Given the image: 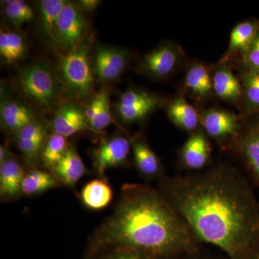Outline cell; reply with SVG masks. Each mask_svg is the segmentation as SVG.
Returning <instances> with one entry per match:
<instances>
[{
	"instance_id": "5b68a950",
	"label": "cell",
	"mask_w": 259,
	"mask_h": 259,
	"mask_svg": "<svg viewBox=\"0 0 259 259\" xmlns=\"http://www.w3.org/2000/svg\"><path fill=\"white\" fill-rule=\"evenodd\" d=\"M183 59V51L177 44L164 42L141 56L136 71L150 79L166 80L176 72Z\"/></svg>"
},
{
	"instance_id": "ac0fdd59",
	"label": "cell",
	"mask_w": 259,
	"mask_h": 259,
	"mask_svg": "<svg viewBox=\"0 0 259 259\" xmlns=\"http://www.w3.org/2000/svg\"><path fill=\"white\" fill-rule=\"evenodd\" d=\"M133 154L138 171L148 179L161 176L162 166L159 158L141 135L131 139Z\"/></svg>"
},
{
	"instance_id": "d4e9b609",
	"label": "cell",
	"mask_w": 259,
	"mask_h": 259,
	"mask_svg": "<svg viewBox=\"0 0 259 259\" xmlns=\"http://www.w3.org/2000/svg\"><path fill=\"white\" fill-rule=\"evenodd\" d=\"M241 82L245 115L259 113V71L241 65Z\"/></svg>"
},
{
	"instance_id": "484cf974",
	"label": "cell",
	"mask_w": 259,
	"mask_h": 259,
	"mask_svg": "<svg viewBox=\"0 0 259 259\" xmlns=\"http://www.w3.org/2000/svg\"><path fill=\"white\" fill-rule=\"evenodd\" d=\"M81 197L83 204L89 209L100 210L111 202L112 190L105 181L95 180L84 186Z\"/></svg>"
},
{
	"instance_id": "4316f807",
	"label": "cell",
	"mask_w": 259,
	"mask_h": 259,
	"mask_svg": "<svg viewBox=\"0 0 259 259\" xmlns=\"http://www.w3.org/2000/svg\"><path fill=\"white\" fill-rule=\"evenodd\" d=\"M258 27L259 21L255 20H247L236 25L231 31L226 57L244 53L254 40Z\"/></svg>"
},
{
	"instance_id": "277c9868",
	"label": "cell",
	"mask_w": 259,
	"mask_h": 259,
	"mask_svg": "<svg viewBox=\"0 0 259 259\" xmlns=\"http://www.w3.org/2000/svg\"><path fill=\"white\" fill-rule=\"evenodd\" d=\"M19 90L26 98L42 110H56L61 103L62 90L56 71L46 62L24 67L19 74Z\"/></svg>"
},
{
	"instance_id": "4dcf8cb0",
	"label": "cell",
	"mask_w": 259,
	"mask_h": 259,
	"mask_svg": "<svg viewBox=\"0 0 259 259\" xmlns=\"http://www.w3.org/2000/svg\"><path fill=\"white\" fill-rule=\"evenodd\" d=\"M241 56V65L259 71V27L254 40Z\"/></svg>"
},
{
	"instance_id": "2e32d148",
	"label": "cell",
	"mask_w": 259,
	"mask_h": 259,
	"mask_svg": "<svg viewBox=\"0 0 259 259\" xmlns=\"http://www.w3.org/2000/svg\"><path fill=\"white\" fill-rule=\"evenodd\" d=\"M213 93L229 103L238 105L243 100L241 81L233 74L229 66L222 63L213 72Z\"/></svg>"
},
{
	"instance_id": "7402d4cb",
	"label": "cell",
	"mask_w": 259,
	"mask_h": 259,
	"mask_svg": "<svg viewBox=\"0 0 259 259\" xmlns=\"http://www.w3.org/2000/svg\"><path fill=\"white\" fill-rule=\"evenodd\" d=\"M52 171L58 180L72 187L85 175L86 168L77 151L70 145L64 157L52 168Z\"/></svg>"
},
{
	"instance_id": "d590c367",
	"label": "cell",
	"mask_w": 259,
	"mask_h": 259,
	"mask_svg": "<svg viewBox=\"0 0 259 259\" xmlns=\"http://www.w3.org/2000/svg\"><path fill=\"white\" fill-rule=\"evenodd\" d=\"M248 259H259V244L251 252Z\"/></svg>"
},
{
	"instance_id": "f1b7e54d",
	"label": "cell",
	"mask_w": 259,
	"mask_h": 259,
	"mask_svg": "<svg viewBox=\"0 0 259 259\" xmlns=\"http://www.w3.org/2000/svg\"><path fill=\"white\" fill-rule=\"evenodd\" d=\"M69 146L67 138L55 133L51 134L40 155L44 165L52 169L64 157Z\"/></svg>"
},
{
	"instance_id": "d6986e66",
	"label": "cell",
	"mask_w": 259,
	"mask_h": 259,
	"mask_svg": "<svg viewBox=\"0 0 259 259\" xmlns=\"http://www.w3.org/2000/svg\"><path fill=\"white\" fill-rule=\"evenodd\" d=\"M187 90L200 100L208 99L213 93V74L205 64L194 62L189 66L185 76Z\"/></svg>"
},
{
	"instance_id": "ffe728a7",
	"label": "cell",
	"mask_w": 259,
	"mask_h": 259,
	"mask_svg": "<svg viewBox=\"0 0 259 259\" xmlns=\"http://www.w3.org/2000/svg\"><path fill=\"white\" fill-rule=\"evenodd\" d=\"M66 3V0H40L37 3L40 33L52 49H54L58 21Z\"/></svg>"
},
{
	"instance_id": "6da1fadb",
	"label": "cell",
	"mask_w": 259,
	"mask_h": 259,
	"mask_svg": "<svg viewBox=\"0 0 259 259\" xmlns=\"http://www.w3.org/2000/svg\"><path fill=\"white\" fill-rule=\"evenodd\" d=\"M160 192L200 243L229 259H248L259 244V202L239 170L220 163L162 177Z\"/></svg>"
},
{
	"instance_id": "83f0119b",
	"label": "cell",
	"mask_w": 259,
	"mask_h": 259,
	"mask_svg": "<svg viewBox=\"0 0 259 259\" xmlns=\"http://www.w3.org/2000/svg\"><path fill=\"white\" fill-rule=\"evenodd\" d=\"M59 180L54 175L36 169L25 175L22 183V192L26 195H34L54 188Z\"/></svg>"
},
{
	"instance_id": "8fae6325",
	"label": "cell",
	"mask_w": 259,
	"mask_h": 259,
	"mask_svg": "<svg viewBox=\"0 0 259 259\" xmlns=\"http://www.w3.org/2000/svg\"><path fill=\"white\" fill-rule=\"evenodd\" d=\"M200 125L209 137L230 144L239 134L242 120L233 112L213 108L200 116Z\"/></svg>"
},
{
	"instance_id": "9c48e42d",
	"label": "cell",
	"mask_w": 259,
	"mask_h": 259,
	"mask_svg": "<svg viewBox=\"0 0 259 259\" xmlns=\"http://www.w3.org/2000/svg\"><path fill=\"white\" fill-rule=\"evenodd\" d=\"M229 144L259 184V113L244 116L239 134Z\"/></svg>"
},
{
	"instance_id": "30bf717a",
	"label": "cell",
	"mask_w": 259,
	"mask_h": 259,
	"mask_svg": "<svg viewBox=\"0 0 259 259\" xmlns=\"http://www.w3.org/2000/svg\"><path fill=\"white\" fill-rule=\"evenodd\" d=\"M131 149V139L124 135L117 134L102 140L93 153L94 166L102 176L108 168L125 164Z\"/></svg>"
},
{
	"instance_id": "603a6c76",
	"label": "cell",
	"mask_w": 259,
	"mask_h": 259,
	"mask_svg": "<svg viewBox=\"0 0 259 259\" xmlns=\"http://www.w3.org/2000/svg\"><path fill=\"white\" fill-rule=\"evenodd\" d=\"M27 54L28 44L23 35L12 30H1L0 58L3 64H17L23 61Z\"/></svg>"
},
{
	"instance_id": "1f68e13d",
	"label": "cell",
	"mask_w": 259,
	"mask_h": 259,
	"mask_svg": "<svg viewBox=\"0 0 259 259\" xmlns=\"http://www.w3.org/2000/svg\"><path fill=\"white\" fill-rule=\"evenodd\" d=\"M105 259H160L154 255L136 250L117 249Z\"/></svg>"
},
{
	"instance_id": "3957f363",
	"label": "cell",
	"mask_w": 259,
	"mask_h": 259,
	"mask_svg": "<svg viewBox=\"0 0 259 259\" xmlns=\"http://www.w3.org/2000/svg\"><path fill=\"white\" fill-rule=\"evenodd\" d=\"M94 35L90 32L74 49L60 54L56 72L63 93L71 101L83 105L95 95L92 55Z\"/></svg>"
},
{
	"instance_id": "ba28073f",
	"label": "cell",
	"mask_w": 259,
	"mask_h": 259,
	"mask_svg": "<svg viewBox=\"0 0 259 259\" xmlns=\"http://www.w3.org/2000/svg\"><path fill=\"white\" fill-rule=\"evenodd\" d=\"M161 97L137 88L127 89L121 94L115 110L120 120L126 124L142 122L161 106Z\"/></svg>"
},
{
	"instance_id": "d6a6232c",
	"label": "cell",
	"mask_w": 259,
	"mask_h": 259,
	"mask_svg": "<svg viewBox=\"0 0 259 259\" xmlns=\"http://www.w3.org/2000/svg\"><path fill=\"white\" fill-rule=\"evenodd\" d=\"M75 3L83 13L93 14L98 8L99 5L101 4V1H99V0H79Z\"/></svg>"
},
{
	"instance_id": "f546056e",
	"label": "cell",
	"mask_w": 259,
	"mask_h": 259,
	"mask_svg": "<svg viewBox=\"0 0 259 259\" xmlns=\"http://www.w3.org/2000/svg\"><path fill=\"white\" fill-rule=\"evenodd\" d=\"M3 5L5 17L17 28L31 21L35 17L31 7L23 0L4 1Z\"/></svg>"
},
{
	"instance_id": "5bb4252c",
	"label": "cell",
	"mask_w": 259,
	"mask_h": 259,
	"mask_svg": "<svg viewBox=\"0 0 259 259\" xmlns=\"http://www.w3.org/2000/svg\"><path fill=\"white\" fill-rule=\"evenodd\" d=\"M16 135L19 149L25 159L30 162L40 156L49 137L45 124L37 119L25 125Z\"/></svg>"
},
{
	"instance_id": "52a82bcc",
	"label": "cell",
	"mask_w": 259,
	"mask_h": 259,
	"mask_svg": "<svg viewBox=\"0 0 259 259\" xmlns=\"http://www.w3.org/2000/svg\"><path fill=\"white\" fill-rule=\"evenodd\" d=\"M132 60L131 52L123 48L97 44L94 46L92 61L95 79L107 83L118 79Z\"/></svg>"
},
{
	"instance_id": "836d02e7",
	"label": "cell",
	"mask_w": 259,
	"mask_h": 259,
	"mask_svg": "<svg viewBox=\"0 0 259 259\" xmlns=\"http://www.w3.org/2000/svg\"><path fill=\"white\" fill-rule=\"evenodd\" d=\"M180 259H218L215 257L209 256V255H205L201 254L199 253V249L195 250V251L191 252V253H186L185 255H181L179 257Z\"/></svg>"
},
{
	"instance_id": "7c38bea8",
	"label": "cell",
	"mask_w": 259,
	"mask_h": 259,
	"mask_svg": "<svg viewBox=\"0 0 259 259\" xmlns=\"http://www.w3.org/2000/svg\"><path fill=\"white\" fill-rule=\"evenodd\" d=\"M51 125L54 133L65 138L89 128L85 107L69 100L61 102L55 110Z\"/></svg>"
},
{
	"instance_id": "4fadbf2b",
	"label": "cell",
	"mask_w": 259,
	"mask_h": 259,
	"mask_svg": "<svg viewBox=\"0 0 259 259\" xmlns=\"http://www.w3.org/2000/svg\"><path fill=\"white\" fill-rule=\"evenodd\" d=\"M211 147L203 129L191 133L180 153L181 165L191 171H199L207 168L211 160Z\"/></svg>"
},
{
	"instance_id": "9a60e30c",
	"label": "cell",
	"mask_w": 259,
	"mask_h": 259,
	"mask_svg": "<svg viewBox=\"0 0 259 259\" xmlns=\"http://www.w3.org/2000/svg\"><path fill=\"white\" fill-rule=\"evenodd\" d=\"M110 97V88L104 85L85 106L89 128L95 132H101L113 122Z\"/></svg>"
},
{
	"instance_id": "e575fe53",
	"label": "cell",
	"mask_w": 259,
	"mask_h": 259,
	"mask_svg": "<svg viewBox=\"0 0 259 259\" xmlns=\"http://www.w3.org/2000/svg\"><path fill=\"white\" fill-rule=\"evenodd\" d=\"M8 153L9 152L6 147L5 146H1V148H0V163H3L5 160L10 157Z\"/></svg>"
},
{
	"instance_id": "e0dca14e",
	"label": "cell",
	"mask_w": 259,
	"mask_h": 259,
	"mask_svg": "<svg viewBox=\"0 0 259 259\" xmlns=\"http://www.w3.org/2000/svg\"><path fill=\"white\" fill-rule=\"evenodd\" d=\"M0 118L5 130L17 134L36 117L32 109L23 102L4 98L1 102Z\"/></svg>"
},
{
	"instance_id": "8992f818",
	"label": "cell",
	"mask_w": 259,
	"mask_h": 259,
	"mask_svg": "<svg viewBox=\"0 0 259 259\" xmlns=\"http://www.w3.org/2000/svg\"><path fill=\"white\" fill-rule=\"evenodd\" d=\"M90 24L76 3L67 1L56 27L54 49L65 54L90 35Z\"/></svg>"
},
{
	"instance_id": "44dd1931",
	"label": "cell",
	"mask_w": 259,
	"mask_h": 259,
	"mask_svg": "<svg viewBox=\"0 0 259 259\" xmlns=\"http://www.w3.org/2000/svg\"><path fill=\"white\" fill-rule=\"evenodd\" d=\"M166 113L169 120L182 131L193 133L199 129L200 116L183 97L174 99L167 105Z\"/></svg>"
},
{
	"instance_id": "cb8c5ba5",
	"label": "cell",
	"mask_w": 259,
	"mask_h": 259,
	"mask_svg": "<svg viewBox=\"0 0 259 259\" xmlns=\"http://www.w3.org/2000/svg\"><path fill=\"white\" fill-rule=\"evenodd\" d=\"M25 173L18 160L9 157L0 163V193L5 197H14L22 192Z\"/></svg>"
},
{
	"instance_id": "7a4b0ae2",
	"label": "cell",
	"mask_w": 259,
	"mask_h": 259,
	"mask_svg": "<svg viewBox=\"0 0 259 259\" xmlns=\"http://www.w3.org/2000/svg\"><path fill=\"white\" fill-rule=\"evenodd\" d=\"M200 242L158 190L126 185L112 217L95 235L99 248L139 250L177 258L199 249Z\"/></svg>"
}]
</instances>
